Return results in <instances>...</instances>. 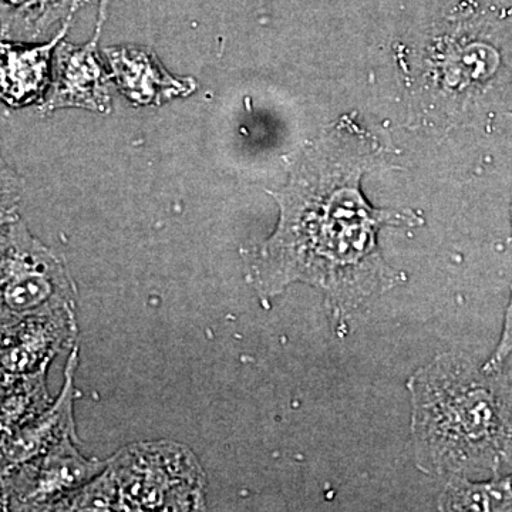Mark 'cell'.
<instances>
[{"mask_svg":"<svg viewBox=\"0 0 512 512\" xmlns=\"http://www.w3.org/2000/svg\"><path fill=\"white\" fill-rule=\"evenodd\" d=\"M380 153L375 138L343 117L292 161L285 187L269 191L279 208L274 234L244 254L245 278L259 301L309 285L340 323L406 284V274L383 258L377 235L386 227H420L423 217L366 200L362 178Z\"/></svg>","mask_w":512,"mask_h":512,"instance_id":"cell-1","label":"cell"},{"mask_svg":"<svg viewBox=\"0 0 512 512\" xmlns=\"http://www.w3.org/2000/svg\"><path fill=\"white\" fill-rule=\"evenodd\" d=\"M414 463L441 480L512 471V380L461 352L441 353L410 376Z\"/></svg>","mask_w":512,"mask_h":512,"instance_id":"cell-2","label":"cell"},{"mask_svg":"<svg viewBox=\"0 0 512 512\" xmlns=\"http://www.w3.org/2000/svg\"><path fill=\"white\" fill-rule=\"evenodd\" d=\"M76 302L69 269L22 218L0 228V325L74 312Z\"/></svg>","mask_w":512,"mask_h":512,"instance_id":"cell-3","label":"cell"},{"mask_svg":"<svg viewBox=\"0 0 512 512\" xmlns=\"http://www.w3.org/2000/svg\"><path fill=\"white\" fill-rule=\"evenodd\" d=\"M119 511L201 510L205 474L190 448L173 441L121 448L107 463Z\"/></svg>","mask_w":512,"mask_h":512,"instance_id":"cell-4","label":"cell"},{"mask_svg":"<svg viewBox=\"0 0 512 512\" xmlns=\"http://www.w3.org/2000/svg\"><path fill=\"white\" fill-rule=\"evenodd\" d=\"M77 436L67 437L47 453L9 471L8 504L12 510H57L80 488L99 476L107 461L86 458Z\"/></svg>","mask_w":512,"mask_h":512,"instance_id":"cell-5","label":"cell"},{"mask_svg":"<svg viewBox=\"0 0 512 512\" xmlns=\"http://www.w3.org/2000/svg\"><path fill=\"white\" fill-rule=\"evenodd\" d=\"M77 46L60 42L53 55L52 80L40 113L60 109H86L97 113L111 110L109 73L101 64L97 40Z\"/></svg>","mask_w":512,"mask_h":512,"instance_id":"cell-6","label":"cell"},{"mask_svg":"<svg viewBox=\"0 0 512 512\" xmlns=\"http://www.w3.org/2000/svg\"><path fill=\"white\" fill-rule=\"evenodd\" d=\"M104 55L116 86L136 106H161L165 101L190 96L197 89L194 79L173 76L147 47H107Z\"/></svg>","mask_w":512,"mask_h":512,"instance_id":"cell-7","label":"cell"},{"mask_svg":"<svg viewBox=\"0 0 512 512\" xmlns=\"http://www.w3.org/2000/svg\"><path fill=\"white\" fill-rule=\"evenodd\" d=\"M64 26L47 42L0 40V101L10 109L42 104L52 80L53 55L66 36Z\"/></svg>","mask_w":512,"mask_h":512,"instance_id":"cell-8","label":"cell"},{"mask_svg":"<svg viewBox=\"0 0 512 512\" xmlns=\"http://www.w3.org/2000/svg\"><path fill=\"white\" fill-rule=\"evenodd\" d=\"M77 366V349L70 353L64 372L62 392L57 402L42 416L20 427L0 446V471L8 474L22 464L47 453L67 437L77 436L73 417L74 370Z\"/></svg>","mask_w":512,"mask_h":512,"instance_id":"cell-9","label":"cell"},{"mask_svg":"<svg viewBox=\"0 0 512 512\" xmlns=\"http://www.w3.org/2000/svg\"><path fill=\"white\" fill-rule=\"evenodd\" d=\"M84 0H0V40L37 43L70 25Z\"/></svg>","mask_w":512,"mask_h":512,"instance_id":"cell-10","label":"cell"},{"mask_svg":"<svg viewBox=\"0 0 512 512\" xmlns=\"http://www.w3.org/2000/svg\"><path fill=\"white\" fill-rule=\"evenodd\" d=\"M440 511H512V471L484 480L447 481Z\"/></svg>","mask_w":512,"mask_h":512,"instance_id":"cell-11","label":"cell"},{"mask_svg":"<svg viewBox=\"0 0 512 512\" xmlns=\"http://www.w3.org/2000/svg\"><path fill=\"white\" fill-rule=\"evenodd\" d=\"M22 192V180L3 156L0 141V228L19 217L18 208Z\"/></svg>","mask_w":512,"mask_h":512,"instance_id":"cell-12","label":"cell"},{"mask_svg":"<svg viewBox=\"0 0 512 512\" xmlns=\"http://www.w3.org/2000/svg\"><path fill=\"white\" fill-rule=\"evenodd\" d=\"M512 355V286L510 302H508L507 311H505L503 330H501L500 340L490 359L485 360L483 367L485 370L503 369L504 363Z\"/></svg>","mask_w":512,"mask_h":512,"instance_id":"cell-13","label":"cell"},{"mask_svg":"<svg viewBox=\"0 0 512 512\" xmlns=\"http://www.w3.org/2000/svg\"><path fill=\"white\" fill-rule=\"evenodd\" d=\"M84 2H94L99 5V20H97V28L96 33L94 35H99L101 32V26H103L104 20H106L107 16V8H109L110 0H84Z\"/></svg>","mask_w":512,"mask_h":512,"instance_id":"cell-14","label":"cell"},{"mask_svg":"<svg viewBox=\"0 0 512 512\" xmlns=\"http://www.w3.org/2000/svg\"><path fill=\"white\" fill-rule=\"evenodd\" d=\"M511 225H512V204H511Z\"/></svg>","mask_w":512,"mask_h":512,"instance_id":"cell-15","label":"cell"}]
</instances>
